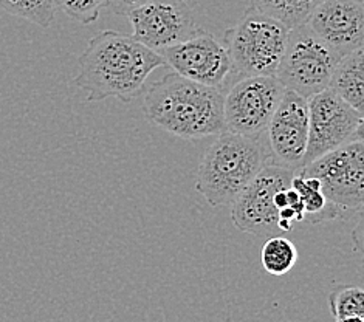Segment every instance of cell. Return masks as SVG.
<instances>
[{
  "label": "cell",
  "mask_w": 364,
  "mask_h": 322,
  "mask_svg": "<svg viewBox=\"0 0 364 322\" xmlns=\"http://www.w3.org/2000/svg\"><path fill=\"white\" fill-rule=\"evenodd\" d=\"M307 104L309 140L302 166L338 147L363 140V113L350 107L332 90L326 89L314 95Z\"/></svg>",
  "instance_id": "cell-8"
},
{
  "label": "cell",
  "mask_w": 364,
  "mask_h": 322,
  "mask_svg": "<svg viewBox=\"0 0 364 322\" xmlns=\"http://www.w3.org/2000/svg\"><path fill=\"white\" fill-rule=\"evenodd\" d=\"M264 135L268 163L299 171L309 140L307 100L285 89Z\"/></svg>",
  "instance_id": "cell-10"
},
{
  "label": "cell",
  "mask_w": 364,
  "mask_h": 322,
  "mask_svg": "<svg viewBox=\"0 0 364 322\" xmlns=\"http://www.w3.org/2000/svg\"><path fill=\"white\" fill-rule=\"evenodd\" d=\"M289 28L273 17L250 6L236 23L225 31L223 43L231 59V73L274 76L287 42Z\"/></svg>",
  "instance_id": "cell-4"
},
{
  "label": "cell",
  "mask_w": 364,
  "mask_h": 322,
  "mask_svg": "<svg viewBox=\"0 0 364 322\" xmlns=\"http://www.w3.org/2000/svg\"><path fill=\"white\" fill-rule=\"evenodd\" d=\"M321 0H251V6L273 17L289 30L307 23Z\"/></svg>",
  "instance_id": "cell-16"
},
{
  "label": "cell",
  "mask_w": 364,
  "mask_h": 322,
  "mask_svg": "<svg viewBox=\"0 0 364 322\" xmlns=\"http://www.w3.org/2000/svg\"><path fill=\"white\" fill-rule=\"evenodd\" d=\"M284 92L276 76L239 77L223 95L225 130L261 141Z\"/></svg>",
  "instance_id": "cell-7"
},
{
  "label": "cell",
  "mask_w": 364,
  "mask_h": 322,
  "mask_svg": "<svg viewBox=\"0 0 364 322\" xmlns=\"http://www.w3.org/2000/svg\"><path fill=\"white\" fill-rule=\"evenodd\" d=\"M151 0H107V6L118 16H129L136 8L143 6Z\"/></svg>",
  "instance_id": "cell-21"
},
{
  "label": "cell",
  "mask_w": 364,
  "mask_h": 322,
  "mask_svg": "<svg viewBox=\"0 0 364 322\" xmlns=\"http://www.w3.org/2000/svg\"><path fill=\"white\" fill-rule=\"evenodd\" d=\"M296 171L267 163L259 171L255 180L244 189L232 202L231 220L242 232L253 236H276L277 228V208L274 195L279 189L290 186L293 173Z\"/></svg>",
  "instance_id": "cell-9"
},
{
  "label": "cell",
  "mask_w": 364,
  "mask_h": 322,
  "mask_svg": "<svg viewBox=\"0 0 364 322\" xmlns=\"http://www.w3.org/2000/svg\"><path fill=\"white\" fill-rule=\"evenodd\" d=\"M328 306L336 321L348 318L364 319V293L360 286L338 285L328 294Z\"/></svg>",
  "instance_id": "cell-19"
},
{
  "label": "cell",
  "mask_w": 364,
  "mask_h": 322,
  "mask_svg": "<svg viewBox=\"0 0 364 322\" xmlns=\"http://www.w3.org/2000/svg\"><path fill=\"white\" fill-rule=\"evenodd\" d=\"M302 177L319 181L324 197L336 206L343 219L361 214L364 200V144L363 140L319 156L298 171Z\"/></svg>",
  "instance_id": "cell-6"
},
{
  "label": "cell",
  "mask_w": 364,
  "mask_h": 322,
  "mask_svg": "<svg viewBox=\"0 0 364 322\" xmlns=\"http://www.w3.org/2000/svg\"><path fill=\"white\" fill-rule=\"evenodd\" d=\"M267 163L261 141L225 130L202 156L196 189L214 208L232 205Z\"/></svg>",
  "instance_id": "cell-3"
},
{
  "label": "cell",
  "mask_w": 364,
  "mask_h": 322,
  "mask_svg": "<svg viewBox=\"0 0 364 322\" xmlns=\"http://www.w3.org/2000/svg\"><path fill=\"white\" fill-rule=\"evenodd\" d=\"M127 17L134 27L132 36L157 53L200 30L185 0H151Z\"/></svg>",
  "instance_id": "cell-11"
},
{
  "label": "cell",
  "mask_w": 364,
  "mask_h": 322,
  "mask_svg": "<svg viewBox=\"0 0 364 322\" xmlns=\"http://www.w3.org/2000/svg\"><path fill=\"white\" fill-rule=\"evenodd\" d=\"M55 0H0V10L48 28L55 21Z\"/></svg>",
  "instance_id": "cell-18"
},
{
  "label": "cell",
  "mask_w": 364,
  "mask_h": 322,
  "mask_svg": "<svg viewBox=\"0 0 364 322\" xmlns=\"http://www.w3.org/2000/svg\"><path fill=\"white\" fill-rule=\"evenodd\" d=\"M55 6L81 25H90L107 6V0H55Z\"/></svg>",
  "instance_id": "cell-20"
},
{
  "label": "cell",
  "mask_w": 364,
  "mask_h": 322,
  "mask_svg": "<svg viewBox=\"0 0 364 322\" xmlns=\"http://www.w3.org/2000/svg\"><path fill=\"white\" fill-rule=\"evenodd\" d=\"M340 55L309 28L289 30L287 42L274 76L287 90L309 100L327 89Z\"/></svg>",
  "instance_id": "cell-5"
},
{
  "label": "cell",
  "mask_w": 364,
  "mask_h": 322,
  "mask_svg": "<svg viewBox=\"0 0 364 322\" xmlns=\"http://www.w3.org/2000/svg\"><path fill=\"white\" fill-rule=\"evenodd\" d=\"M143 110L152 124L185 140L225 132L223 93L178 73L164 75L147 89Z\"/></svg>",
  "instance_id": "cell-2"
},
{
  "label": "cell",
  "mask_w": 364,
  "mask_h": 322,
  "mask_svg": "<svg viewBox=\"0 0 364 322\" xmlns=\"http://www.w3.org/2000/svg\"><path fill=\"white\" fill-rule=\"evenodd\" d=\"M77 64L80 73L75 76V84L92 102L107 98L132 101L149 75L166 65L160 53L143 45L132 34L114 30L95 34Z\"/></svg>",
  "instance_id": "cell-1"
},
{
  "label": "cell",
  "mask_w": 364,
  "mask_h": 322,
  "mask_svg": "<svg viewBox=\"0 0 364 322\" xmlns=\"http://www.w3.org/2000/svg\"><path fill=\"white\" fill-rule=\"evenodd\" d=\"M290 185L301 197L302 206H304V220L318 225L340 219L341 217L340 210L324 197L319 181L316 178L302 177L296 171L293 173Z\"/></svg>",
  "instance_id": "cell-15"
},
{
  "label": "cell",
  "mask_w": 364,
  "mask_h": 322,
  "mask_svg": "<svg viewBox=\"0 0 364 322\" xmlns=\"http://www.w3.org/2000/svg\"><path fill=\"white\" fill-rule=\"evenodd\" d=\"M307 25L338 55H348L364 42L363 0H321Z\"/></svg>",
  "instance_id": "cell-13"
},
{
  "label": "cell",
  "mask_w": 364,
  "mask_h": 322,
  "mask_svg": "<svg viewBox=\"0 0 364 322\" xmlns=\"http://www.w3.org/2000/svg\"><path fill=\"white\" fill-rule=\"evenodd\" d=\"M261 260L267 273L273 276H284L296 265L298 249L290 239L273 236L262 247Z\"/></svg>",
  "instance_id": "cell-17"
},
{
  "label": "cell",
  "mask_w": 364,
  "mask_h": 322,
  "mask_svg": "<svg viewBox=\"0 0 364 322\" xmlns=\"http://www.w3.org/2000/svg\"><path fill=\"white\" fill-rule=\"evenodd\" d=\"M336 322H364V319H361V318H348V319H341V321H336Z\"/></svg>",
  "instance_id": "cell-22"
},
{
  "label": "cell",
  "mask_w": 364,
  "mask_h": 322,
  "mask_svg": "<svg viewBox=\"0 0 364 322\" xmlns=\"http://www.w3.org/2000/svg\"><path fill=\"white\" fill-rule=\"evenodd\" d=\"M364 51L363 47L338 60L327 89L338 95L350 107L364 112Z\"/></svg>",
  "instance_id": "cell-14"
},
{
  "label": "cell",
  "mask_w": 364,
  "mask_h": 322,
  "mask_svg": "<svg viewBox=\"0 0 364 322\" xmlns=\"http://www.w3.org/2000/svg\"><path fill=\"white\" fill-rule=\"evenodd\" d=\"M160 55L180 76L219 90L231 73V59L225 43L202 28L193 38L160 51Z\"/></svg>",
  "instance_id": "cell-12"
}]
</instances>
